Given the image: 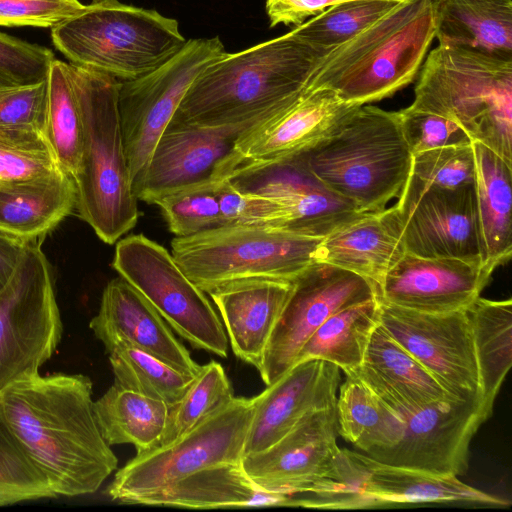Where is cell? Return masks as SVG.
<instances>
[{"label": "cell", "mask_w": 512, "mask_h": 512, "mask_svg": "<svg viewBox=\"0 0 512 512\" xmlns=\"http://www.w3.org/2000/svg\"><path fill=\"white\" fill-rule=\"evenodd\" d=\"M76 204L74 180L64 171L27 181H0V232L31 242L43 239Z\"/></svg>", "instance_id": "83f0119b"}, {"label": "cell", "mask_w": 512, "mask_h": 512, "mask_svg": "<svg viewBox=\"0 0 512 512\" xmlns=\"http://www.w3.org/2000/svg\"><path fill=\"white\" fill-rule=\"evenodd\" d=\"M357 107L330 89L306 90L289 108L245 130L212 179L234 181L289 162L331 137Z\"/></svg>", "instance_id": "4fadbf2b"}, {"label": "cell", "mask_w": 512, "mask_h": 512, "mask_svg": "<svg viewBox=\"0 0 512 512\" xmlns=\"http://www.w3.org/2000/svg\"><path fill=\"white\" fill-rule=\"evenodd\" d=\"M495 268L479 261L424 258L406 253L377 284L379 300L424 313L466 310Z\"/></svg>", "instance_id": "ffe728a7"}, {"label": "cell", "mask_w": 512, "mask_h": 512, "mask_svg": "<svg viewBox=\"0 0 512 512\" xmlns=\"http://www.w3.org/2000/svg\"><path fill=\"white\" fill-rule=\"evenodd\" d=\"M225 53L219 37L187 40L150 73L121 81L118 109L133 185L141 178L154 147L194 80Z\"/></svg>", "instance_id": "7c38bea8"}, {"label": "cell", "mask_w": 512, "mask_h": 512, "mask_svg": "<svg viewBox=\"0 0 512 512\" xmlns=\"http://www.w3.org/2000/svg\"><path fill=\"white\" fill-rule=\"evenodd\" d=\"M379 323L451 396L461 400L483 399L472 329L465 310L424 313L379 300Z\"/></svg>", "instance_id": "9a60e30c"}, {"label": "cell", "mask_w": 512, "mask_h": 512, "mask_svg": "<svg viewBox=\"0 0 512 512\" xmlns=\"http://www.w3.org/2000/svg\"><path fill=\"white\" fill-rule=\"evenodd\" d=\"M47 103V79L35 84L0 87V125L43 130Z\"/></svg>", "instance_id": "c3c4849f"}, {"label": "cell", "mask_w": 512, "mask_h": 512, "mask_svg": "<svg viewBox=\"0 0 512 512\" xmlns=\"http://www.w3.org/2000/svg\"><path fill=\"white\" fill-rule=\"evenodd\" d=\"M89 326L107 353L124 344L187 375L195 376L201 369L154 306L121 276L105 286L99 311Z\"/></svg>", "instance_id": "7402d4cb"}, {"label": "cell", "mask_w": 512, "mask_h": 512, "mask_svg": "<svg viewBox=\"0 0 512 512\" xmlns=\"http://www.w3.org/2000/svg\"><path fill=\"white\" fill-rule=\"evenodd\" d=\"M252 413V398L232 397L177 440L137 453L116 472L105 494L112 501L144 505L204 468L240 462Z\"/></svg>", "instance_id": "9c48e42d"}, {"label": "cell", "mask_w": 512, "mask_h": 512, "mask_svg": "<svg viewBox=\"0 0 512 512\" xmlns=\"http://www.w3.org/2000/svg\"><path fill=\"white\" fill-rule=\"evenodd\" d=\"M256 123L194 125L171 120L133 185L137 199L153 204L174 190L211 179L238 137Z\"/></svg>", "instance_id": "d6986e66"}, {"label": "cell", "mask_w": 512, "mask_h": 512, "mask_svg": "<svg viewBox=\"0 0 512 512\" xmlns=\"http://www.w3.org/2000/svg\"><path fill=\"white\" fill-rule=\"evenodd\" d=\"M471 145L483 262L496 269L512 254V165L480 142Z\"/></svg>", "instance_id": "f546056e"}, {"label": "cell", "mask_w": 512, "mask_h": 512, "mask_svg": "<svg viewBox=\"0 0 512 512\" xmlns=\"http://www.w3.org/2000/svg\"><path fill=\"white\" fill-rule=\"evenodd\" d=\"M377 296L376 285L339 267L314 262L294 280L258 369L268 386L289 370L307 339L330 316Z\"/></svg>", "instance_id": "5bb4252c"}, {"label": "cell", "mask_w": 512, "mask_h": 512, "mask_svg": "<svg viewBox=\"0 0 512 512\" xmlns=\"http://www.w3.org/2000/svg\"><path fill=\"white\" fill-rule=\"evenodd\" d=\"M475 159L472 145L432 149L412 155L411 171L403 189H455L474 185Z\"/></svg>", "instance_id": "7bdbcfd3"}, {"label": "cell", "mask_w": 512, "mask_h": 512, "mask_svg": "<svg viewBox=\"0 0 512 512\" xmlns=\"http://www.w3.org/2000/svg\"><path fill=\"white\" fill-rule=\"evenodd\" d=\"M322 238L273 225H221L175 237L172 255L202 291L256 278L295 280L314 261Z\"/></svg>", "instance_id": "ba28073f"}, {"label": "cell", "mask_w": 512, "mask_h": 512, "mask_svg": "<svg viewBox=\"0 0 512 512\" xmlns=\"http://www.w3.org/2000/svg\"><path fill=\"white\" fill-rule=\"evenodd\" d=\"M112 267L192 347L227 357L220 316L165 247L143 234L126 236L116 242Z\"/></svg>", "instance_id": "8fae6325"}, {"label": "cell", "mask_w": 512, "mask_h": 512, "mask_svg": "<svg viewBox=\"0 0 512 512\" xmlns=\"http://www.w3.org/2000/svg\"><path fill=\"white\" fill-rule=\"evenodd\" d=\"M233 182L244 190L279 200L285 212V229L310 237L324 238L363 214L326 188L296 158Z\"/></svg>", "instance_id": "603a6c76"}, {"label": "cell", "mask_w": 512, "mask_h": 512, "mask_svg": "<svg viewBox=\"0 0 512 512\" xmlns=\"http://www.w3.org/2000/svg\"><path fill=\"white\" fill-rule=\"evenodd\" d=\"M216 191L222 225H273L285 229V212L276 198L244 190L231 180H218Z\"/></svg>", "instance_id": "ee69618b"}, {"label": "cell", "mask_w": 512, "mask_h": 512, "mask_svg": "<svg viewBox=\"0 0 512 512\" xmlns=\"http://www.w3.org/2000/svg\"><path fill=\"white\" fill-rule=\"evenodd\" d=\"M363 466L362 493L367 507L387 504L473 503L493 507L510 501L465 484L457 476H439L379 462L355 451Z\"/></svg>", "instance_id": "484cf974"}, {"label": "cell", "mask_w": 512, "mask_h": 512, "mask_svg": "<svg viewBox=\"0 0 512 512\" xmlns=\"http://www.w3.org/2000/svg\"><path fill=\"white\" fill-rule=\"evenodd\" d=\"M351 0H266L265 8L270 27L279 24L295 27L328 8Z\"/></svg>", "instance_id": "681fc988"}, {"label": "cell", "mask_w": 512, "mask_h": 512, "mask_svg": "<svg viewBox=\"0 0 512 512\" xmlns=\"http://www.w3.org/2000/svg\"><path fill=\"white\" fill-rule=\"evenodd\" d=\"M404 254L384 209L363 213L322 238L314 261L348 270L377 286Z\"/></svg>", "instance_id": "4316f807"}, {"label": "cell", "mask_w": 512, "mask_h": 512, "mask_svg": "<svg viewBox=\"0 0 512 512\" xmlns=\"http://www.w3.org/2000/svg\"><path fill=\"white\" fill-rule=\"evenodd\" d=\"M108 354L114 385L160 400L169 408L179 402L194 379L129 345L119 344Z\"/></svg>", "instance_id": "8d00e7d4"}, {"label": "cell", "mask_w": 512, "mask_h": 512, "mask_svg": "<svg viewBox=\"0 0 512 512\" xmlns=\"http://www.w3.org/2000/svg\"><path fill=\"white\" fill-rule=\"evenodd\" d=\"M397 112L403 136L412 155L472 143L464 130L447 118L410 106Z\"/></svg>", "instance_id": "f6af8a7d"}, {"label": "cell", "mask_w": 512, "mask_h": 512, "mask_svg": "<svg viewBox=\"0 0 512 512\" xmlns=\"http://www.w3.org/2000/svg\"><path fill=\"white\" fill-rule=\"evenodd\" d=\"M435 34L434 0H404L323 55L306 90L330 89L359 106L389 98L415 80Z\"/></svg>", "instance_id": "3957f363"}, {"label": "cell", "mask_w": 512, "mask_h": 512, "mask_svg": "<svg viewBox=\"0 0 512 512\" xmlns=\"http://www.w3.org/2000/svg\"><path fill=\"white\" fill-rule=\"evenodd\" d=\"M63 171L43 130L0 125V181H27Z\"/></svg>", "instance_id": "ab89813d"}, {"label": "cell", "mask_w": 512, "mask_h": 512, "mask_svg": "<svg viewBox=\"0 0 512 512\" xmlns=\"http://www.w3.org/2000/svg\"><path fill=\"white\" fill-rule=\"evenodd\" d=\"M340 369L310 359L294 364L255 397L243 456L267 449L307 413L336 404Z\"/></svg>", "instance_id": "44dd1931"}, {"label": "cell", "mask_w": 512, "mask_h": 512, "mask_svg": "<svg viewBox=\"0 0 512 512\" xmlns=\"http://www.w3.org/2000/svg\"><path fill=\"white\" fill-rule=\"evenodd\" d=\"M378 323L377 296L343 308L307 339L295 364L318 359L336 365L344 373L355 370L362 364L371 333Z\"/></svg>", "instance_id": "836d02e7"}, {"label": "cell", "mask_w": 512, "mask_h": 512, "mask_svg": "<svg viewBox=\"0 0 512 512\" xmlns=\"http://www.w3.org/2000/svg\"><path fill=\"white\" fill-rule=\"evenodd\" d=\"M70 72L82 118L75 209L100 240L112 245L139 218L118 109L121 81L73 63Z\"/></svg>", "instance_id": "277c9868"}, {"label": "cell", "mask_w": 512, "mask_h": 512, "mask_svg": "<svg viewBox=\"0 0 512 512\" xmlns=\"http://www.w3.org/2000/svg\"><path fill=\"white\" fill-rule=\"evenodd\" d=\"M398 414L403 427L397 443L368 456L388 465L457 477L467 471L473 436L492 415L483 399L453 397Z\"/></svg>", "instance_id": "2e32d148"}, {"label": "cell", "mask_w": 512, "mask_h": 512, "mask_svg": "<svg viewBox=\"0 0 512 512\" xmlns=\"http://www.w3.org/2000/svg\"><path fill=\"white\" fill-rule=\"evenodd\" d=\"M336 404L311 411L277 442L241 458L248 478L277 494L310 492L332 477L343 457L337 444Z\"/></svg>", "instance_id": "ac0fdd59"}, {"label": "cell", "mask_w": 512, "mask_h": 512, "mask_svg": "<svg viewBox=\"0 0 512 512\" xmlns=\"http://www.w3.org/2000/svg\"><path fill=\"white\" fill-rule=\"evenodd\" d=\"M296 159L362 213L383 211L397 199L412 165L398 112L368 104L357 107L331 137Z\"/></svg>", "instance_id": "8992f818"}, {"label": "cell", "mask_w": 512, "mask_h": 512, "mask_svg": "<svg viewBox=\"0 0 512 512\" xmlns=\"http://www.w3.org/2000/svg\"><path fill=\"white\" fill-rule=\"evenodd\" d=\"M53 51L0 32V78L12 85H29L47 79Z\"/></svg>", "instance_id": "bcb514c9"}, {"label": "cell", "mask_w": 512, "mask_h": 512, "mask_svg": "<svg viewBox=\"0 0 512 512\" xmlns=\"http://www.w3.org/2000/svg\"><path fill=\"white\" fill-rule=\"evenodd\" d=\"M25 245L26 242L0 232V291L10 280Z\"/></svg>", "instance_id": "f907efd6"}, {"label": "cell", "mask_w": 512, "mask_h": 512, "mask_svg": "<svg viewBox=\"0 0 512 512\" xmlns=\"http://www.w3.org/2000/svg\"><path fill=\"white\" fill-rule=\"evenodd\" d=\"M48 103L43 133L62 170L72 179L82 153V118L70 63L55 59L47 76Z\"/></svg>", "instance_id": "d590c367"}, {"label": "cell", "mask_w": 512, "mask_h": 512, "mask_svg": "<svg viewBox=\"0 0 512 512\" xmlns=\"http://www.w3.org/2000/svg\"><path fill=\"white\" fill-rule=\"evenodd\" d=\"M293 288L294 280L256 278L226 283L207 293L220 314L232 351L257 370Z\"/></svg>", "instance_id": "cb8c5ba5"}, {"label": "cell", "mask_w": 512, "mask_h": 512, "mask_svg": "<svg viewBox=\"0 0 512 512\" xmlns=\"http://www.w3.org/2000/svg\"><path fill=\"white\" fill-rule=\"evenodd\" d=\"M0 396L14 434L56 496L94 493L117 469L96 421L88 376L37 374L13 382Z\"/></svg>", "instance_id": "6da1fadb"}, {"label": "cell", "mask_w": 512, "mask_h": 512, "mask_svg": "<svg viewBox=\"0 0 512 512\" xmlns=\"http://www.w3.org/2000/svg\"><path fill=\"white\" fill-rule=\"evenodd\" d=\"M321 57L291 31L225 52L194 80L172 120L217 125L266 119L303 95Z\"/></svg>", "instance_id": "7a4b0ae2"}, {"label": "cell", "mask_w": 512, "mask_h": 512, "mask_svg": "<svg viewBox=\"0 0 512 512\" xmlns=\"http://www.w3.org/2000/svg\"><path fill=\"white\" fill-rule=\"evenodd\" d=\"M345 374L361 380L397 413L453 397L380 323L371 333L362 364Z\"/></svg>", "instance_id": "d4e9b609"}, {"label": "cell", "mask_w": 512, "mask_h": 512, "mask_svg": "<svg viewBox=\"0 0 512 512\" xmlns=\"http://www.w3.org/2000/svg\"><path fill=\"white\" fill-rule=\"evenodd\" d=\"M84 6L79 0H0V26L53 28Z\"/></svg>", "instance_id": "7dc6e473"}, {"label": "cell", "mask_w": 512, "mask_h": 512, "mask_svg": "<svg viewBox=\"0 0 512 512\" xmlns=\"http://www.w3.org/2000/svg\"><path fill=\"white\" fill-rule=\"evenodd\" d=\"M216 188L211 178L174 190L153 204L175 237H187L222 225Z\"/></svg>", "instance_id": "b9f144b4"}, {"label": "cell", "mask_w": 512, "mask_h": 512, "mask_svg": "<svg viewBox=\"0 0 512 512\" xmlns=\"http://www.w3.org/2000/svg\"><path fill=\"white\" fill-rule=\"evenodd\" d=\"M42 240L26 243L0 291V392L39 374L61 341L63 324Z\"/></svg>", "instance_id": "30bf717a"}, {"label": "cell", "mask_w": 512, "mask_h": 512, "mask_svg": "<svg viewBox=\"0 0 512 512\" xmlns=\"http://www.w3.org/2000/svg\"><path fill=\"white\" fill-rule=\"evenodd\" d=\"M410 107L453 121L512 165V60L439 43L426 55Z\"/></svg>", "instance_id": "5b68a950"}, {"label": "cell", "mask_w": 512, "mask_h": 512, "mask_svg": "<svg viewBox=\"0 0 512 512\" xmlns=\"http://www.w3.org/2000/svg\"><path fill=\"white\" fill-rule=\"evenodd\" d=\"M345 375L336 398L338 434L366 455L396 444L403 427L400 415L361 380Z\"/></svg>", "instance_id": "d6a6232c"}, {"label": "cell", "mask_w": 512, "mask_h": 512, "mask_svg": "<svg viewBox=\"0 0 512 512\" xmlns=\"http://www.w3.org/2000/svg\"><path fill=\"white\" fill-rule=\"evenodd\" d=\"M144 505L212 509L243 506H291V495L256 486L240 462L204 468L172 483L146 499Z\"/></svg>", "instance_id": "f1b7e54d"}, {"label": "cell", "mask_w": 512, "mask_h": 512, "mask_svg": "<svg viewBox=\"0 0 512 512\" xmlns=\"http://www.w3.org/2000/svg\"><path fill=\"white\" fill-rule=\"evenodd\" d=\"M57 497L6 418L0 396V506Z\"/></svg>", "instance_id": "60d3db41"}, {"label": "cell", "mask_w": 512, "mask_h": 512, "mask_svg": "<svg viewBox=\"0 0 512 512\" xmlns=\"http://www.w3.org/2000/svg\"><path fill=\"white\" fill-rule=\"evenodd\" d=\"M232 397L222 365L216 361L201 365L182 398L169 408L159 445L177 440Z\"/></svg>", "instance_id": "f35d334b"}, {"label": "cell", "mask_w": 512, "mask_h": 512, "mask_svg": "<svg viewBox=\"0 0 512 512\" xmlns=\"http://www.w3.org/2000/svg\"><path fill=\"white\" fill-rule=\"evenodd\" d=\"M51 39L70 63L120 81L152 72L187 43L176 19L119 0H93L51 28Z\"/></svg>", "instance_id": "52a82bcc"}, {"label": "cell", "mask_w": 512, "mask_h": 512, "mask_svg": "<svg viewBox=\"0 0 512 512\" xmlns=\"http://www.w3.org/2000/svg\"><path fill=\"white\" fill-rule=\"evenodd\" d=\"M465 311L472 329L483 401L492 413L512 364V301L479 296Z\"/></svg>", "instance_id": "e575fe53"}, {"label": "cell", "mask_w": 512, "mask_h": 512, "mask_svg": "<svg viewBox=\"0 0 512 512\" xmlns=\"http://www.w3.org/2000/svg\"><path fill=\"white\" fill-rule=\"evenodd\" d=\"M440 44L512 60V0H434Z\"/></svg>", "instance_id": "4dcf8cb0"}, {"label": "cell", "mask_w": 512, "mask_h": 512, "mask_svg": "<svg viewBox=\"0 0 512 512\" xmlns=\"http://www.w3.org/2000/svg\"><path fill=\"white\" fill-rule=\"evenodd\" d=\"M6 86H15V85H12L11 83H9L8 81L0 78V87H6Z\"/></svg>", "instance_id": "816d5d0a"}, {"label": "cell", "mask_w": 512, "mask_h": 512, "mask_svg": "<svg viewBox=\"0 0 512 512\" xmlns=\"http://www.w3.org/2000/svg\"><path fill=\"white\" fill-rule=\"evenodd\" d=\"M385 211L406 253L483 262L474 185L403 189Z\"/></svg>", "instance_id": "e0dca14e"}, {"label": "cell", "mask_w": 512, "mask_h": 512, "mask_svg": "<svg viewBox=\"0 0 512 512\" xmlns=\"http://www.w3.org/2000/svg\"><path fill=\"white\" fill-rule=\"evenodd\" d=\"M404 0H351L334 5L291 30L322 56L373 24Z\"/></svg>", "instance_id": "74e56055"}, {"label": "cell", "mask_w": 512, "mask_h": 512, "mask_svg": "<svg viewBox=\"0 0 512 512\" xmlns=\"http://www.w3.org/2000/svg\"><path fill=\"white\" fill-rule=\"evenodd\" d=\"M168 412L164 402L114 384L94 401L104 440L110 446L132 444L137 453L159 445Z\"/></svg>", "instance_id": "1f68e13d"}]
</instances>
